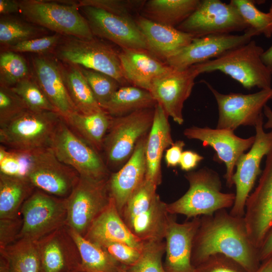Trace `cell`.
<instances>
[{"label": "cell", "mask_w": 272, "mask_h": 272, "mask_svg": "<svg viewBox=\"0 0 272 272\" xmlns=\"http://www.w3.org/2000/svg\"><path fill=\"white\" fill-rule=\"evenodd\" d=\"M215 254L233 259L248 272L257 270L259 249L249 237L244 217L233 216L223 209L200 218L193 241L192 264L194 267Z\"/></svg>", "instance_id": "cell-1"}, {"label": "cell", "mask_w": 272, "mask_h": 272, "mask_svg": "<svg viewBox=\"0 0 272 272\" xmlns=\"http://www.w3.org/2000/svg\"><path fill=\"white\" fill-rule=\"evenodd\" d=\"M189 183L188 190L181 197L167 203L169 214H181L188 219L212 215L216 212L232 208L235 193H225L219 175L215 171L203 167L184 175Z\"/></svg>", "instance_id": "cell-2"}, {"label": "cell", "mask_w": 272, "mask_h": 272, "mask_svg": "<svg viewBox=\"0 0 272 272\" xmlns=\"http://www.w3.org/2000/svg\"><path fill=\"white\" fill-rule=\"evenodd\" d=\"M263 49L254 40L233 48L218 57L192 65L199 74L220 71L244 88L271 89L272 74L261 59Z\"/></svg>", "instance_id": "cell-3"}, {"label": "cell", "mask_w": 272, "mask_h": 272, "mask_svg": "<svg viewBox=\"0 0 272 272\" xmlns=\"http://www.w3.org/2000/svg\"><path fill=\"white\" fill-rule=\"evenodd\" d=\"M157 186L145 178L129 197L120 216L132 233L143 242L163 240L169 214L157 194Z\"/></svg>", "instance_id": "cell-4"}, {"label": "cell", "mask_w": 272, "mask_h": 272, "mask_svg": "<svg viewBox=\"0 0 272 272\" xmlns=\"http://www.w3.org/2000/svg\"><path fill=\"white\" fill-rule=\"evenodd\" d=\"M20 13L25 20L63 36L91 40L89 24L79 12L78 1H19Z\"/></svg>", "instance_id": "cell-5"}, {"label": "cell", "mask_w": 272, "mask_h": 272, "mask_svg": "<svg viewBox=\"0 0 272 272\" xmlns=\"http://www.w3.org/2000/svg\"><path fill=\"white\" fill-rule=\"evenodd\" d=\"M154 115V108H149L111 117L102 150L108 169H119L128 161L138 142L149 132Z\"/></svg>", "instance_id": "cell-6"}, {"label": "cell", "mask_w": 272, "mask_h": 272, "mask_svg": "<svg viewBox=\"0 0 272 272\" xmlns=\"http://www.w3.org/2000/svg\"><path fill=\"white\" fill-rule=\"evenodd\" d=\"M119 52L95 37L85 40L63 36L53 54L60 62L104 73L116 80L121 86H128L122 73Z\"/></svg>", "instance_id": "cell-7"}, {"label": "cell", "mask_w": 272, "mask_h": 272, "mask_svg": "<svg viewBox=\"0 0 272 272\" xmlns=\"http://www.w3.org/2000/svg\"><path fill=\"white\" fill-rule=\"evenodd\" d=\"M61 118L56 112L28 109L0 127L1 145L23 151L48 147Z\"/></svg>", "instance_id": "cell-8"}, {"label": "cell", "mask_w": 272, "mask_h": 272, "mask_svg": "<svg viewBox=\"0 0 272 272\" xmlns=\"http://www.w3.org/2000/svg\"><path fill=\"white\" fill-rule=\"evenodd\" d=\"M49 147L60 161L75 170L80 176L103 179L110 175L99 153L77 135L62 117Z\"/></svg>", "instance_id": "cell-9"}, {"label": "cell", "mask_w": 272, "mask_h": 272, "mask_svg": "<svg viewBox=\"0 0 272 272\" xmlns=\"http://www.w3.org/2000/svg\"><path fill=\"white\" fill-rule=\"evenodd\" d=\"M22 226L17 239L38 241L66 225V198L37 190L22 206Z\"/></svg>", "instance_id": "cell-10"}, {"label": "cell", "mask_w": 272, "mask_h": 272, "mask_svg": "<svg viewBox=\"0 0 272 272\" xmlns=\"http://www.w3.org/2000/svg\"><path fill=\"white\" fill-rule=\"evenodd\" d=\"M108 178L95 179L80 176L72 192L65 198L66 225L69 228L85 235L93 222L111 201Z\"/></svg>", "instance_id": "cell-11"}, {"label": "cell", "mask_w": 272, "mask_h": 272, "mask_svg": "<svg viewBox=\"0 0 272 272\" xmlns=\"http://www.w3.org/2000/svg\"><path fill=\"white\" fill-rule=\"evenodd\" d=\"M26 178L34 187L65 198L77 184L80 175L73 168L60 161L48 147L30 151Z\"/></svg>", "instance_id": "cell-12"}, {"label": "cell", "mask_w": 272, "mask_h": 272, "mask_svg": "<svg viewBox=\"0 0 272 272\" xmlns=\"http://www.w3.org/2000/svg\"><path fill=\"white\" fill-rule=\"evenodd\" d=\"M208 88L216 100L219 118L216 128L234 131L240 126H255L263 117V109L267 102L272 100V88L244 94L218 92L209 83Z\"/></svg>", "instance_id": "cell-13"}, {"label": "cell", "mask_w": 272, "mask_h": 272, "mask_svg": "<svg viewBox=\"0 0 272 272\" xmlns=\"http://www.w3.org/2000/svg\"><path fill=\"white\" fill-rule=\"evenodd\" d=\"M176 28L196 38L245 31L248 26L231 3L202 0L194 12Z\"/></svg>", "instance_id": "cell-14"}, {"label": "cell", "mask_w": 272, "mask_h": 272, "mask_svg": "<svg viewBox=\"0 0 272 272\" xmlns=\"http://www.w3.org/2000/svg\"><path fill=\"white\" fill-rule=\"evenodd\" d=\"M254 127V142L248 152L238 159L233 176V184L236 188L235 199L229 212L236 217H244L246 200L261 173V162L272 149V130L267 132L264 131L263 117Z\"/></svg>", "instance_id": "cell-15"}, {"label": "cell", "mask_w": 272, "mask_h": 272, "mask_svg": "<svg viewBox=\"0 0 272 272\" xmlns=\"http://www.w3.org/2000/svg\"><path fill=\"white\" fill-rule=\"evenodd\" d=\"M258 35L256 31L248 28L241 35L211 34L194 38L188 45L169 57L165 62L171 67L184 70L218 57Z\"/></svg>", "instance_id": "cell-16"}, {"label": "cell", "mask_w": 272, "mask_h": 272, "mask_svg": "<svg viewBox=\"0 0 272 272\" xmlns=\"http://www.w3.org/2000/svg\"><path fill=\"white\" fill-rule=\"evenodd\" d=\"M266 157L258 185L246 200L244 216L249 237L258 249L272 230V149Z\"/></svg>", "instance_id": "cell-17"}, {"label": "cell", "mask_w": 272, "mask_h": 272, "mask_svg": "<svg viewBox=\"0 0 272 272\" xmlns=\"http://www.w3.org/2000/svg\"><path fill=\"white\" fill-rule=\"evenodd\" d=\"M198 75L193 66L184 70L171 67L152 83L149 92L153 97L167 116L179 125L184 122V103L190 96Z\"/></svg>", "instance_id": "cell-18"}, {"label": "cell", "mask_w": 272, "mask_h": 272, "mask_svg": "<svg viewBox=\"0 0 272 272\" xmlns=\"http://www.w3.org/2000/svg\"><path fill=\"white\" fill-rule=\"evenodd\" d=\"M79 9L94 36L110 41L121 49L147 50L146 41L134 19L90 6L81 7Z\"/></svg>", "instance_id": "cell-19"}, {"label": "cell", "mask_w": 272, "mask_h": 272, "mask_svg": "<svg viewBox=\"0 0 272 272\" xmlns=\"http://www.w3.org/2000/svg\"><path fill=\"white\" fill-rule=\"evenodd\" d=\"M183 134L189 139L201 141L203 146L211 147L215 150L216 159L224 163L226 167L224 177L226 185L232 187L236 163L251 147L255 135L244 139L238 137L230 129L196 126L185 129Z\"/></svg>", "instance_id": "cell-20"}, {"label": "cell", "mask_w": 272, "mask_h": 272, "mask_svg": "<svg viewBox=\"0 0 272 272\" xmlns=\"http://www.w3.org/2000/svg\"><path fill=\"white\" fill-rule=\"evenodd\" d=\"M169 215L164 239L166 272H194L191 262L193 241L200 224V217L179 223Z\"/></svg>", "instance_id": "cell-21"}, {"label": "cell", "mask_w": 272, "mask_h": 272, "mask_svg": "<svg viewBox=\"0 0 272 272\" xmlns=\"http://www.w3.org/2000/svg\"><path fill=\"white\" fill-rule=\"evenodd\" d=\"M31 74L62 118L78 112L66 88L59 61L48 55L31 57Z\"/></svg>", "instance_id": "cell-22"}, {"label": "cell", "mask_w": 272, "mask_h": 272, "mask_svg": "<svg viewBox=\"0 0 272 272\" xmlns=\"http://www.w3.org/2000/svg\"><path fill=\"white\" fill-rule=\"evenodd\" d=\"M40 272L79 271L81 259L78 249L64 226L37 241Z\"/></svg>", "instance_id": "cell-23"}, {"label": "cell", "mask_w": 272, "mask_h": 272, "mask_svg": "<svg viewBox=\"0 0 272 272\" xmlns=\"http://www.w3.org/2000/svg\"><path fill=\"white\" fill-rule=\"evenodd\" d=\"M148 134L138 142L133 154L125 164L109 176L110 195L120 215L129 197L146 178L145 148Z\"/></svg>", "instance_id": "cell-24"}, {"label": "cell", "mask_w": 272, "mask_h": 272, "mask_svg": "<svg viewBox=\"0 0 272 272\" xmlns=\"http://www.w3.org/2000/svg\"><path fill=\"white\" fill-rule=\"evenodd\" d=\"M134 21L146 41L147 50L164 62L195 38L176 27L153 22L140 14L136 16Z\"/></svg>", "instance_id": "cell-25"}, {"label": "cell", "mask_w": 272, "mask_h": 272, "mask_svg": "<svg viewBox=\"0 0 272 272\" xmlns=\"http://www.w3.org/2000/svg\"><path fill=\"white\" fill-rule=\"evenodd\" d=\"M119 57L127 83L148 91L153 80L171 67L146 50L121 49Z\"/></svg>", "instance_id": "cell-26"}, {"label": "cell", "mask_w": 272, "mask_h": 272, "mask_svg": "<svg viewBox=\"0 0 272 272\" xmlns=\"http://www.w3.org/2000/svg\"><path fill=\"white\" fill-rule=\"evenodd\" d=\"M168 117L162 107L157 103L145 148L146 179L157 186L162 181L161 161L164 152L174 143Z\"/></svg>", "instance_id": "cell-27"}, {"label": "cell", "mask_w": 272, "mask_h": 272, "mask_svg": "<svg viewBox=\"0 0 272 272\" xmlns=\"http://www.w3.org/2000/svg\"><path fill=\"white\" fill-rule=\"evenodd\" d=\"M84 237L98 245L118 242L141 249L144 243L128 229L112 198L108 206L94 220Z\"/></svg>", "instance_id": "cell-28"}, {"label": "cell", "mask_w": 272, "mask_h": 272, "mask_svg": "<svg viewBox=\"0 0 272 272\" xmlns=\"http://www.w3.org/2000/svg\"><path fill=\"white\" fill-rule=\"evenodd\" d=\"M200 3V0H149L140 15L153 22L176 28L194 12Z\"/></svg>", "instance_id": "cell-29"}, {"label": "cell", "mask_w": 272, "mask_h": 272, "mask_svg": "<svg viewBox=\"0 0 272 272\" xmlns=\"http://www.w3.org/2000/svg\"><path fill=\"white\" fill-rule=\"evenodd\" d=\"M111 116L104 111L91 114L76 112L63 118L69 126L98 153L102 151Z\"/></svg>", "instance_id": "cell-30"}, {"label": "cell", "mask_w": 272, "mask_h": 272, "mask_svg": "<svg viewBox=\"0 0 272 272\" xmlns=\"http://www.w3.org/2000/svg\"><path fill=\"white\" fill-rule=\"evenodd\" d=\"M59 62L66 88L78 112L91 114L103 110L78 66Z\"/></svg>", "instance_id": "cell-31"}, {"label": "cell", "mask_w": 272, "mask_h": 272, "mask_svg": "<svg viewBox=\"0 0 272 272\" xmlns=\"http://www.w3.org/2000/svg\"><path fill=\"white\" fill-rule=\"evenodd\" d=\"M157 102L150 92L131 85L121 86L102 109L109 116H124L135 111L154 108Z\"/></svg>", "instance_id": "cell-32"}, {"label": "cell", "mask_w": 272, "mask_h": 272, "mask_svg": "<svg viewBox=\"0 0 272 272\" xmlns=\"http://www.w3.org/2000/svg\"><path fill=\"white\" fill-rule=\"evenodd\" d=\"M34 188L26 177L0 174V219L18 217Z\"/></svg>", "instance_id": "cell-33"}, {"label": "cell", "mask_w": 272, "mask_h": 272, "mask_svg": "<svg viewBox=\"0 0 272 272\" xmlns=\"http://www.w3.org/2000/svg\"><path fill=\"white\" fill-rule=\"evenodd\" d=\"M67 230L79 252V271L119 272L121 264L100 246L69 227Z\"/></svg>", "instance_id": "cell-34"}, {"label": "cell", "mask_w": 272, "mask_h": 272, "mask_svg": "<svg viewBox=\"0 0 272 272\" xmlns=\"http://www.w3.org/2000/svg\"><path fill=\"white\" fill-rule=\"evenodd\" d=\"M1 254L7 259L11 272H40L37 241L18 240L1 250Z\"/></svg>", "instance_id": "cell-35"}, {"label": "cell", "mask_w": 272, "mask_h": 272, "mask_svg": "<svg viewBox=\"0 0 272 272\" xmlns=\"http://www.w3.org/2000/svg\"><path fill=\"white\" fill-rule=\"evenodd\" d=\"M44 28L11 15L0 18V44L5 49L19 43L44 35Z\"/></svg>", "instance_id": "cell-36"}, {"label": "cell", "mask_w": 272, "mask_h": 272, "mask_svg": "<svg viewBox=\"0 0 272 272\" xmlns=\"http://www.w3.org/2000/svg\"><path fill=\"white\" fill-rule=\"evenodd\" d=\"M26 59L19 53L5 50L0 54V85L13 87L30 77Z\"/></svg>", "instance_id": "cell-37"}, {"label": "cell", "mask_w": 272, "mask_h": 272, "mask_svg": "<svg viewBox=\"0 0 272 272\" xmlns=\"http://www.w3.org/2000/svg\"><path fill=\"white\" fill-rule=\"evenodd\" d=\"M165 249L163 240L145 241L138 260L132 265L125 266L129 272H166L162 262Z\"/></svg>", "instance_id": "cell-38"}, {"label": "cell", "mask_w": 272, "mask_h": 272, "mask_svg": "<svg viewBox=\"0 0 272 272\" xmlns=\"http://www.w3.org/2000/svg\"><path fill=\"white\" fill-rule=\"evenodd\" d=\"M238 11L248 28L263 34L267 38L272 36V15L256 8L250 0H231L230 2Z\"/></svg>", "instance_id": "cell-39"}, {"label": "cell", "mask_w": 272, "mask_h": 272, "mask_svg": "<svg viewBox=\"0 0 272 272\" xmlns=\"http://www.w3.org/2000/svg\"><path fill=\"white\" fill-rule=\"evenodd\" d=\"M11 88L23 100L29 110L33 111H49L57 112L33 77L32 74L30 77L21 80Z\"/></svg>", "instance_id": "cell-40"}, {"label": "cell", "mask_w": 272, "mask_h": 272, "mask_svg": "<svg viewBox=\"0 0 272 272\" xmlns=\"http://www.w3.org/2000/svg\"><path fill=\"white\" fill-rule=\"evenodd\" d=\"M78 67L102 108L121 85L116 80L107 74L82 66Z\"/></svg>", "instance_id": "cell-41"}, {"label": "cell", "mask_w": 272, "mask_h": 272, "mask_svg": "<svg viewBox=\"0 0 272 272\" xmlns=\"http://www.w3.org/2000/svg\"><path fill=\"white\" fill-rule=\"evenodd\" d=\"M146 1L143 0H80L79 8L90 6L111 14L134 19L133 16L140 13Z\"/></svg>", "instance_id": "cell-42"}, {"label": "cell", "mask_w": 272, "mask_h": 272, "mask_svg": "<svg viewBox=\"0 0 272 272\" xmlns=\"http://www.w3.org/2000/svg\"><path fill=\"white\" fill-rule=\"evenodd\" d=\"M30 151L0 146V174L26 177L29 166Z\"/></svg>", "instance_id": "cell-43"}, {"label": "cell", "mask_w": 272, "mask_h": 272, "mask_svg": "<svg viewBox=\"0 0 272 272\" xmlns=\"http://www.w3.org/2000/svg\"><path fill=\"white\" fill-rule=\"evenodd\" d=\"M63 37L57 33L45 35L19 43L5 50L19 53L29 52L39 55H48L53 53Z\"/></svg>", "instance_id": "cell-44"}, {"label": "cell", "mask_w": 272, "mask_h": 272, "mask_svg": "<svg viewBox=\"0 0 272 272\" xmlns=\"http://www.w3.org/2000/svg\"><path fill=\"white\" fill-rule=\"evenodd\" d=\"M28 109L23 100L11 87L0 85V127Z\"/></svg>", "instance_id": "cell-45"}, {"label": "cell", "mask_w": 272, "mask_h": 272, "mask_svg": "<svg viewBox=\"0 0 272 272\" xmlns=\"http://www.w3.org/2000/svg\"><path fill=\"white\" fill-rule=\"evenodd\" d=\"M194 272L248 271L233 259L223 254H215L194 267Z\"/></svg>", "instance_id": "cell-46"}, {"label": "cell", "mask_w": 272, "mask_h": 272, "mask_svg": "<svg viewBox=\"0 0 272 272\" xmlns=\"http://www.w3.org/2000/svg\"><path fill=\"white\" fill-rule=\"evenodd\" d=\"M99 246L120 264L125 266L132 265L138 260L142 249L118 242H106Z\"/></svg>", "instance_id": "cell-47"}, {"label": "cell", "mask_w": 272, "mask_h": 272, "mask_svg": "<svg viewBox=\"0 0 272 272\" xmlns=\"http://www.w3.org/2000/svg\"><path fill=\"white\" fill-rule=\"evenodd\" d=\"M18 217L0 220L1 250L5 249L17 239L22 226V219L21 220Z\"/></svg>", "instance_id": "cell-48"}, {"label": "cell", "mask_w": 272, "mask_h": 272, "mask_svg": "<svg viewBox=\"0 0 272 272\" xmlns=\"http://www.w3.org/2000/svg\"><path fill=\"white\" fill-rule=\"evenodd\" d=\"M185 145L183 141L178 140L166 150L165 161L168 167H175L179 165Z\"/></svg>", "instance_id": "cell-49"}, {"label": "cell", "mask_w": 272, "mask_h": 272, "mask_svg": "<svg viewBox=\"0 0 272 272\" xmlns=\"http://www.w3.org/2000/svg\"><path fill=\"white\" fill-rule=\"evenodd\" d=\"M203 159L196 152L185 150L182 153L179 165L181 170L188 172L195 169Z\"/></svg>", "instance_id": "cell-50"}, {"label": "cell", "mask_w": 272, "mask_h": 272, "mask_svg": "<svg viewBox=\"0 0 272 272\" xmlns=\"http://www.w3.org/2000/svg\"><path fill=\"white\" fill-rule=\"evenodd\" d=\"M17 13H20L19 1L0 0L1 16L10 15Z\"/></svg>", "instance_id": "cell-51"}, {"label": "cell", "mask_w": 272, "mask_h": 272, "mask_svg": "<svg viewBox=\"0 0 272 272\" xmlns=\"http://www.w3.org/2000/svg\"><path fill=\"white\" fill-rule=\"evenodd\" d=\"M271 256H272V230L259 248V260L266 259Z\"/></svg>", "instance_id": "cell-52"}, {"label": "cell", "mask_w": 272, "mask_h": 272, "mask_svg": "<svg viewBox=\"0 0 272 272\" xmlns=\"http://www.w3.org/2000/svg\"><path fill=\"white\" fill-rule=\"evenodd\" d=\"M261 59L264 64L272 74V45L261 55Z\"/></svg>", "instance_id": "cell-53"}, {"label": "cell", "mask_w": 272, "mask_h": 272, "mask_svg": "<svg viewBox=\"0 0 272 272\" xmlns=\"http://www.w3.org/2000/svg\"><path fill=\"white\" fill-rule=\"evenodd\" d=\"M263 114L267 118L266 122L263 124V127L265 129H272V110L267 105L264 107Z\"/></svg>", "instance_id": "cell-54"}, {"label": "cell", "mask_w": 272, "mask_h": 272, "mask_svg": "<svg viewBox=\"0 0 272 272\" xmlns=\"http://www.w3.org/2000/svg\"><path fill=\"white\" fill-rule=\"evenodd\" d=\"M260 267H258L255 272H272V256L269 257Z\"/></svg>", "instance_id": "cell-55"}, {"label": "cell", "mask_w": 272, "mask_h": 272, "mask_svg": "<svg viewBox=\"0 0 272 272\" xmlns=\"http://www.w3.org/2000/svg\"><path fill=\"white\" fill-rule=\"evenodd\" d=\"M0 272H11L7 259L2 254L0 258Z\"/></svg>", "instance_id": "cell-56"}, {"label": "cell", "mask_w": 272, "mask_h": 272, "mask_svg": "<svg viewBox=\"0 0 272 272\" xmlns=\"http://www.w3.org/2000/svg\"><path fill=\"white\" fill-rule=\"evenodd\" d=\"M119 272H129L126 268L125 266L121 265Z\"/></svg>", "instance_id": "cell-57"}, {"label": "cell", "mask_w": 272, "mask_h": 272, "mask_svg": "<svg viewBox=\"0 0 272 272\" xmlns=\"http://www.w3.org/2000/svg\"><path fill=\"white\" fill-rule=\"evenodd\" d=\"M268 13L271 15H272V4L270 7V8H269V12Z\"/></svg>", "instance_id": "cell-58"}, {"label": "cell", "mask_w": 272, "mask_h": 272, "mask_svg": "<svg viewBox=\"0 0 272 272\" xmlns=\"http://www.w3.org/2000/svg\"><path fill=\"white\" fill-rule=\"evenodd\" d=\"M70 272H81V271H70Z\"/></svg>", "instance_id": "cell-59"}]
</instances>
